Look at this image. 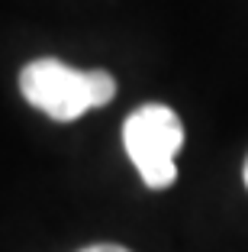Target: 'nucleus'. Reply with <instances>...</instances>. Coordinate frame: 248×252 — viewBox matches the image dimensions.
I'll list each match as a JSON object with an SVG mask.
<instances>
[{"mask_svg":"<svg viewBox=\"0 0 248 252\" xmlns=\"http://www.w3.org/2000/svg\"><path fill=\"white\" fill-rule=\"evenodd\" d=\"M20 91L45 117L71 123L87 110L107 107L116 94V81L107 71H78L58 59H36L23 65Z\"/></svg>","mask_w":248,"mask_h":252,"instance_id":"f257e3e1","label":"nucleus"},{"mask_svg":"<svg viewBox=\"0 0 248 252\" xmlns=\"http://www.w3.org/2000/svg\"><path fill=\"white\" fill-rule=\"evenodd\" d=\"M123 146L148 188H171L177 178L174 156L184 146V123L165 104H142L123 123Z\"/></svg>","mask_w":248,"mask_h":252,"instance_id":"f03ea898","label":"nucleus"},{"mask_svg":"<svg viewBox=\"0 0 248 252\" xmlns=\"http://www.w3.org/2000/svg\"><path fill=\"white\" fill-rule=\"evenodd\" d=\"M81 252H129L126 246H113V243H100V246H87V249Z\"/></svg>","mask_w":248,"mask_h":252,"instance_id":"7ed1b4c3","label":"nucleus"},{"mask_svg":"<svg viewBox=\"0 0 248 252\" xmlns=\"http://www.w3.org/2000/svg\"><path fill=\"white\" fill-rule=\"evenodd\" d=\"M245 188H248V158H245Z\"/></svg>","mask_w":248,"mask_h":252,"instance_id":"20e7f679","label":"nucleus"}]
</instances>
